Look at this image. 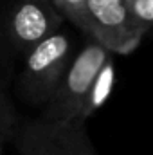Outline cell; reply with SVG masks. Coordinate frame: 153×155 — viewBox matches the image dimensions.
Masks as SVG:
<instances>
[{
  "label": "cell",
  "instance_id": "30bf717a",
  "mask_svg": "<svg viewBox=\"0 0 153 155\" xmlns=\"http://www.w3.org/2000/svg\"><path fill=\"white\" fill-rule=\"evenodd\" d=\"M83 2L85 0H52V4L56 5V9L65 16V20H70L76 15Z\"/></svg>",
  "mask_w": 153,
  "mask_h": 155
},
{
  "label": "cell",
  "instance_id": "3957f363",
  "mask_svg": "<svg viewBox=\"0 0 153 155\" xmlns=\"http://www.w3.org/2000/svg\"><path fill=\"white\" fill-rule=\"evenodd\" d=\"M70 22L112 54L132 52L146 35L133 24L126 0H85Z\"/></svg>",
  "mask_w": 153,
  "mask_h": 155
},
{
  "label": "cell",
  "instance_id": "6da1fadb",
  "mask_svg": "<svg viewBox=\"0 0 153 155\" xmlns=\"http://www.w3.org/2000/svg\"><path fill=\"white\" fill-rule=\"evenodd\" d=\"M70 60L72 41L63 29L41 40L24 54V65L16 83L20 97L33 107H43L56 92Z\"/></svg>",
  "mask_w": 153,
  "mask_h": 155
},
{
  "label": "cell",
  "instance_id": "5b68a950",
  "mask_svg": "<svg viewBox=\"0 0 153 155\" xmlns=\"http://www.w3.org/2000/svg\"><path fill=\"white\" fill-rule=\"evenodd\" d=\"M63 24L52 0H5V35L15 56H24Z\"/></svg>",
  "mask_w": 153,
  "mask_h": 155
},
{
  "label": "cell",
  "instance_id": "7a4b0ae2",
  "mask_svg": "<svg viewBox=\"0 0 153 155\" xmlns=\"http://www.w3.org/2000/svg\"><path fill=\"white\" fill-rule=\"evenodd\" d=\"M110 56H114L110 51H106L97 41L88 40L76 56H72L56 92L43 105L40 119L47 123L77 121L90 85L94 83L99 69Z\"/></svg>",
  "mask_w": 153,
  "mask_h": 155
},
{
  "label": "cell",
  "instance_id": "9c48e42d",
  "mask_svg": "<svg viewBox=\"0 0 153 155\" xmlns=\"http://www.w3.org/2000/svg\"><path fill=\"white\" fill-rule=\"evenodd\" d=\"M18 119H20V117L16 114V110H15L11 99L7 97L5 90L0 87V135L11 139Z\"/></svg>",
  "mask_w": 153,
  "mask_h": 155
},
{
  "label": "cell",
  "instance_id": "ba28073f",
  "mask_svg": "<svg viewBox=\"0 0 153 155\" xmlns=\"http://www.w3.org/2000/svg\"><path fill=\"white\" fill-rule=\"evenodd\" d=\"M126 7L133 24L148 33L153 22V0H126Z\"/></svg>",
  "mask_w": 153,
  "mask_h": 155
},
{
  "label": "cell",
  "instance_id": "8992f818",
  "mask_svg": "<svg viewBox=\"0 0 153 155\" xmlns=\"http://www.w3.org/2000/svg\"><path fill=\"white\" fill-rule=\"evenodd\" d=\"M114 81H115V61L114 56H110L105 61V65L99 69L94 83L90 85V88L86 92V97H85V101L81 105V110H79V116H77L79 123H86L88 117H92L106 103V99L110 97V94L114 90Z\"/></svg>",
  "mask_w": 153,
  "mask_h": 155
},
{
  "label": "cell",
  "instance_id": "277c9868",
  "mask_svg": "<svg viewBox=\"0 0 153 155\" xmlns=\"http://www.w3.org/2000/svg\"><path fill=\"white\" fill-rule=\"evenodd\" d=\"M20 155H99L85 123H47L43 119H18L9 139Z\"/></svg>",
  "mask_w": 153,
  "mask_h": 155
},
{
  "label": "cell",
  "instance_id": "8fae6325",
  "mask_svg": "<svg viewBox=\"0 0 153 155\" xmlns=\"http://www.w3.org/2000/svg\"><path fill=\"white\" fill-rule=\"evenodd\" d=\"M5 143H9V139L4 137V135H0V155H2V150H4V144H5Z\"/></svg>",
  "mask_w": 153,
  "mask_h": 155
},
{
  "label": "cell",
  "instance_id": "52a82bcc",
  "mask_svg": "<svg viewBox=\"0 0 153 155\" xmlns=\"http://www.w3.org/2000/svg\"><path fill=\"white\" fill-rule=\"evenodd\" d=\"M15 58L5 35V0H0V87L11 76Z\"/></svg>",
  "mask_w": 153,
  "mask_h": 155
}]
</instances>
